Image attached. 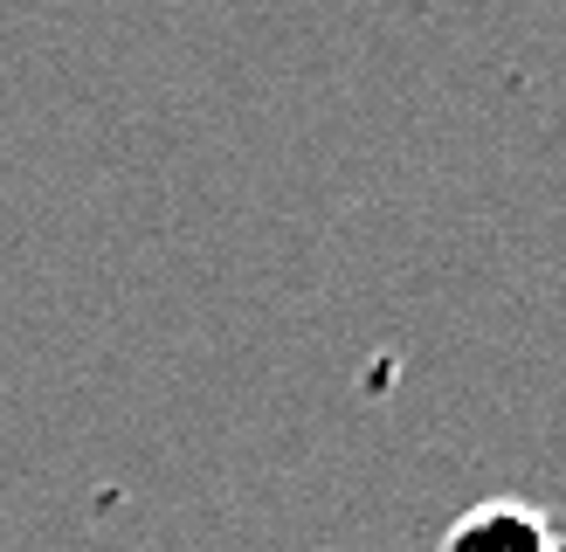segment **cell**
<instances>
[{
  "mask_svg": "<svg viewBox=\"0 0 566 552\" xmlns=\"http://www.w3.org/2000/svg\"><path fill=\"white\" fill-rule=\"evenodd\" d=\"M553 539H559V511L553 505H532V497H484V505H470L436 539V552H553Z\"/></svg>",
  "mask_w": 566,
  "mask_h": 552,
  "instance_id": "cell-1",
  "label": "cell"
},
{
  "mask_svg": "<svg viewBox=\"0 0 566 552\" xmlns=\"http://www.w3.org/2000/svg\"><path fill=\"white\" fill-rule=\"evenodd\" d=\"M553 552H566V511H559V539H553Z\"/></svg>",
  "mask_w": 566,
  "mask_h": 552,
  "instance_id": "cell-2",
  "label": "cell"
}]
</instances>
